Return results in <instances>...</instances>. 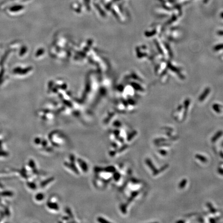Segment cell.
Here are the masks:
<instances>
[{
    "mask_svg": "<svg viewBox=\"0 0 223 223\" xmlns=\"http://www.w3.org/2000/svg\"><path fill=\"white\" fill-rule=\"evenodd\" d=\"M146 164L148 165V166L150 168V169H151V170H152V171H153V175H154V176L157 175H158V174L160 173L159 169H157L155 167V166L153 164L152 162H151V161L150 159H146Z\"/></svg>",
    "mask_w": 223,
    "mask_h": 223,
    "instance_id": "cell-1",
    "label": "cell"
},
{
    "mask_svg": "<svg viewBox=\"0 0 223 223\" xmlns=\"http://www.w3.org/2000/svg\"><path fill=\"white\" fill-rule=\"evenodd\" d=\"M223 134V132L222 131H218L214 135V136L212 138V139H211V140H212V142H215V141H216V140L218 138H219L221 135H222V134Z\"/></svg>",
    "mask_w": 223,
    "mask_h": 223,
    "instance_id": "cell-2",
    "label": "cell"
},
{
    "mask_svg": "<svg viewBox=\"0 0 223 223\" xmlns=\"http://www.w3.org/2000/svg\"><path fill=\"white\" fill-rule=\"evenodd\" d=\"M195 157H196V159H197L199 160L201 162H203V163H206V162H207V158H205L204 156H202V155L197 154V155H196L195 156Z\"/></svg>",
    "mask_w": 223,
    "mask_h": 223,
    "instance_id": "cell-3",
    "label": "cell"
},
{
    "mask_svg": "<svg viewBox=\"0 0 223 223\" xmlns=\"http://www.w3.org/2000/svg\"><path fill=\"white\" fill-rule=\"evenodd\" d=\"M207 206L212 213H215L216 212V210L215 208H213L211 203L208 202L207 203Z\"/></svg>",
    "mask_w": 223,
    "mask_h": 223,
    "instance_id": "cell-4",
    "label": "cell"
},
{
    "mask_svg": "<svg viewBox=\"0 0 223 223\" xmlns=\"http://www.w3.org/2000/svg\"><path fill=\"white\" fill-rule=\"evenodd\" d=\"M187 183V180L185 179H183L179 184V188L180 189H183Z\"/></svg>",
    "mask_w": 223,
    "mask_h": 223,
    "instance_id": "cell-5",
    "label": "cell"
},
{
    "mask_svg": "<svg viewBox=\"0 0 223 223\" xmlns=\"http://www.w3.org/2000/svg\"><path fill=\"white\" fill-rule=\"evenodd\" d=\"M167 141L166 139H165L164 138H159L156 139L155 140L154 142H155V144H157L158 143H160V142H164V141Z\"/></svg>",
    "mask_w": 223,
    "mask_h": 223,
    "instance_id": "cell-6",
    "label": "cell"
},
{
    "mask_svg": "<svg viewBox=\"0 0 223 223\" xmlns=\"http://www.w3.org/2000/svg\"><path fill=\"white\" fill-rule=\"evenodd\" d=\"M22 8V6H20V5H17V6H15L13 7H12V8L11 9V11H19Z\"/></svg>",
    "mask_w": 223,
    "mask_h": 223,
    "instance_id": "cell-7",
    "label": "cell"
},
{
    "mask_svg": "<svg viewBox=\"0 0 223 223\" xmlns=\"http://www.w3.org/2000/svg\"><path fill=\"white\" fill-rule=\"evenodd\" d=\"M136 134H137V132H136V131H134V132H132V133L130 135V136H129V137L128 138V140H130L132 138H133L134 136H135Z\"/></svg>",
    "mask_w": 223,
    "mask_h": 223,
    "instance_id": "cell-8",
    "label": "cell"
},
{
    "mask_svg": "<svg viewBox=\"0 0 223 223\" xmlns=\"http://www.w3.org/2000/svg\"><path fill=\"white\" fill-rule=\"evenodd\" d=\"M168 165H167V164H166V165H164V166H163L160 169H159V172L160 173H161V172H163L164 171H165V169L167 168H168Z\"/></svg>",
    "mask_w": 223,
    "mask_h": 223,
    "instance_id": "cell-9",
    "label": "cell"
},
{
    "mask_svg": "<svg viewBox=\"0 0 223 223\" xmlns=\"http://www.w3.org/2000/svg\"><path fill=\"white\" fill-rule=\"evenodd\" d=\"M159 152L161 155H162V156H164L167 155V151L165 150H160L159 151Z\"/></svg>",
    "mask_w": 223,
    "mask_h": 223,
    "instance_id": "cell-10",
    "label": "cell"
},
{
    "mask_svg": "<svg viewBox=\"0 0 223 223\" xmlns=\"http://www.w3.org/2000/svg\"><path fill=\"white\" fill-rule=\"evenodd\" d=\"M218 219H219V218H218L217 219H215V218L214 219V218H211L209 219V221L211 222H215L216 221V220H218Z\"/></svg>",
    "mask_w": 223,
    "mask_h": 223,
    "instance_id": "cell-11",
    "label": "cell"
},
{
    "mask_svg": "<svg viewBox=\"0 0 223 223\" xmlns=\"http://www.w3.org/2000/svg\"><path fill=\"white\" fill-rule=\"evenodd\" d=\"M218 172L220 174L223 175V169H222V168H218Z\"/></svg>",
    "mask_w": 223,
    "mask_h": 223,
    "instance_id": "cell-12",
    "label": "cell"
},
{
    "mask_svg": "<svg viewBox=\"0 0 223 223\" xmlns=\"http://www.w3.org/2000/svg\"><path fill=\"white\" fill-rule=\"evenodd\" d=\"M169 145H170V144H162L158 145V146H169Z\"/></svg>",
    "mask_w": 223,
    "mask_h": 223,
    "instance_id": "cell-13",
    "label": "cell"
},
{
    "mask_svg": "<svg viewBox=\"0 0 223 223\" xmlns=\"http://www.w3.org/2000/svg\"><path fill=\"white\" fill-rule=\"evenodd\" d=\"M164 129H165V130H168V131H170V132H171V131H173V129H172V128H164Z\"/></svg>",
    "mask_w": 223,
    "mask_h": 223,
    "instance_id": "cell-14",
    "label": "cell"
},
{
    "mask_svg": "<svg viewBox=\"0 0 223 223\" xmlns=\"http://www.w3.org/2000/svg\"><path fill=\"white\" fill-rule=\"evenodd\" d=\"M177 222H178V223H179V222H184V220H181L177 221Z\"/></svg>",
    "mask_w": 223,
    "mask_h": 223,
    "instance_id": "cell-15",
    "label": "cell"
}]
</instances>
